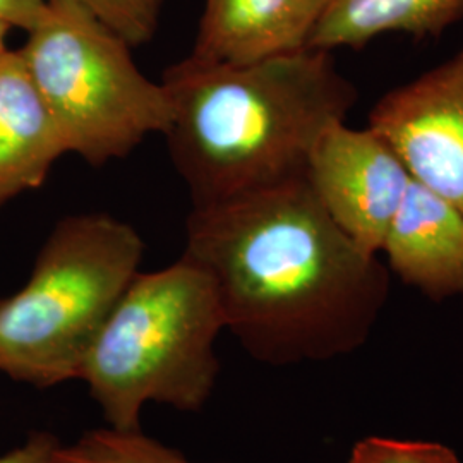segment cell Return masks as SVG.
Instances as JSON below:
<instances>
[{
	"label": "cell",
	"mask_w": 463,
	"mask_h": 463,
	"mask_svg": "<svg viewBox=\"0 0 463 463\" xmlns=\"http://www.w3.org/2000/svg\"><path fill=\"white\" fill-rule=\"evenodd\" d=\"M183 256L215 283L225 330L275 367L357 352L390 296L388 266L331 220L306 177L193 208Z\"/></svg>",
	"instance_id": "6da1fadb"
},
{
	"label": "cell",
	"mask_w": 463,
	"mask_h": 463,
	"mask_svg": "<svg viewBox=\"0 0 463 463\" xmlns=\"http://www.w3.org/2000/svg\"><path fill=\"white\" fill-rule=\"evenodd\" d=\"M162 83L172 101L168 155L193 208L304 179L321 136L357 103L326 50L231 66L184 59Z\"/></svg>",
	"instance_id": "7a4b0ae2"
},
{
	"label": "cell",
	"mask_w": 463,
	"mask_h": 463,
	"mask_svg": "<svg viewBox=\"0 0 463 463\" xmlns=\"http://www.w3.org/2000/svg\"><path fill=\"white\" fill-rule=\"evenodd\" d=\"M222 330L215 283L181 256L136 275L88 348L78 380L112 430H141L146 403L199 412L215 390Z\"/></svg>",
	"instance_id": "3957f363"
},
{
	"label": "cell",
	"mask_w": 463,
	"mask_h": 463,
	"mask_svg": "<svg viewBox=\"0 0 463 463\" xmlns=\"http://www.w3.org/2000/svg\"><path fill=\"white\" fill-rule=\"evenodd\" d=\"M145 242L109 213L61 220L28 281L0 298V374L34 388L80 378L99 328L139 273Z\"/></svg>",
	"instance_id": "277c9868"
},
{
	"label": "cell",
	"mask_w": 463,
	"mask_h": 463,
	"mask_svg": "<svg viewBox=\"0 0 463 463\" xmlns=\"http://www.w3.org/2000/svg\"><path fill=\"white\" fill-rule=\"evenodd\" d=\"M133 45L81 5L49 0L19 55L49 107L67 153L90 165L131 155L151 134H165L172 101L146 78Z\"/></svg>",
	"instance_id": "5b68a950"
},
{
	"label": "cell",
	"mask_w": 463,
	"mask_h": 463,
	"mask_svg": "<svg viewBox=\"0 0 463 463\" xmlns=\"http://www.w3.org/2000/svg\"><path fill=\"white\" fill-rule=\"evenodd\" d=\"M306 181L331 220L363 250L380 256L412 177L383 136L338 122L313 149Z\"/></svg>",
	"instance_id": "8992f818"
},
{
	"label": "cell",
	"mask_w": 463,
	"mask_h": 463,
	"mask_svg": "<svg viewBox=\"0 0 463 463\" xmlns=\"http://www.w3.org/2000/svg\"><path fill=\"white\" fill-rule=\"evenodd\" d=\"M367 128L395 149L412 181L463 212V45L381 97Z\"/></svg>",
	"instance_id": "52a82bcc"
},
{
	"label": "cell",
	"mask_w": 463,
	"mask_h": 463,
	"mask_svg": "<svg viewBox=\"0 0 463 463\" xmlns=\"http://www.w3.org/2000/svg\"><path fill=\"white\" fill-rule=\"evenodd\" d=\"M328 0H206L196 42L185 57L231 66L309 49Z\"/></svg>",
	"instance_id": "ba28073f"
},
{
	"label": "cell",
	"mask_w": 463,
	"mask_h": 463,
	"mask_svg": "<svg viewBox=\"0 0 463 463\" xmlns=\"http://www.w3.org/2000/svg\"><path fill=\"white\" fill-rule=\"evenodd\" d=\"M381 254L390 273L426 298L463 296V212L412 181Z\"/></svg>",
	"instance_id": "9c48e42d"
},
{
	"label": "cell",
	"mask_w": 463,
	"mask_h": 463,
	"mask_svg": "<svg viewBox=\"0 0 463 463\" xmlns=\"http://www.w3.org/2000/svg\"><path fill=\"white\" fill-rule=\"evenodd\" d=\"M66 145L17 50L0 53V208L40 187Z\"/></svg>",
	"instance_id": "30bf717a"
},
{
	"label": "cell",
	"mask_w": 463,
	"mask_h": 463,
	"mask_svg": "<svg viewBox=\"0 0 463 463\" xmlns=\"http://www.w3.org/2000/svg\"><path fill=\"white\" fill-rule=\"evenodd\" d=\"M463 16V0H328L309 49H363L388 33L438 36Z\"/></svg>",
	"instance_id": "8fae6325"
},
{
	"label": "cell",
	"mask_w": 463,
	"mask_h": 463,
	"mask_svg": "<svg viewBox=\"0 0 463 463\" xmlns=\"http://www.w3.org/2000/svg\"><path fill=\"white\" fill-rule=\"evenodd\" d=\"M55 463H199L189 460L175 448L145 434L143 430L112 428L84 432L71 445L61 443ZM223 463V462H222Z\"/></svg>",
	"instance_id": "7c38bea8"
},
{
	"label": "cell",
	"mask_w": 463,
	"mask_h": 463,
	"mask_svg": "<svg viewBox=\"0 0 463 463\" xmlns=\"http://www.w3.org/2000/svg\"><path fill=\"white\" fill-rule=\"evenodd\" d=\"M81 5L103 24L137 47L149 42L158 28L164 0H69Z\"/></svg>",
	"instance_id": "4fadbf2b"
},
{
	"label": "cell",
	"mask_w": 463,
	"mask_h": 463,
	"mask_svg": "<svg viewBox=\"0 0 463 463\" xmlns=\"http://www.w3.org/2000/svg\"><path fill=\"white\" fill-rule=\"evenodd\" d=\"M350 463H460L451 448L432 441L369 436L355 443Z\"/></svg>",
	"instance_id": "5bb4252c"
},
{
	"label": "cell",
	"mask_w": 463,
	"mask_h": 463,
	"mask_svg": "<svg viewBox=\"0 0 463 463\" xmlns=\"http://www.w3.org/2000/svg\"><path fill=\"white\" fill-rule=\"evenodd\" d=\"M61 439L50 432H33L21 447L0 455V463H55Z\"/></svg>",
	"instance_id": "9a60e30c"
},
{
	"label": "cell",
	"mask_w": 463,
	"mask_h": 463,
	"mask_svg": "<svg viewBox=\"0 0 463 463\" xmlns=\"http://www.w3.org/2000/svg\"><path fill=\"white\" fill-rule=\"evenodd\" d=\"M49 0H0V21L28 33L45 14Z\"/></svg>",
	"instance_id": "2e32d148"
},
{
	"label": "cell",
	"mask_w": 463,
	"mask_h": 463,
	"mask_svg": "<svg viewBox=\"0 0 463 463\" xmlns=\"http://www.w3.org/2000/svg\"><path fill=\"white\" fill-rule=\"evenodd\" d=\"M11 26H7L5 23L0 21V53H4L5 50H9L7 40H9V33H11Z\"/></svg>",
	"instance_id": "e0dca14e"
}]
</instances>
